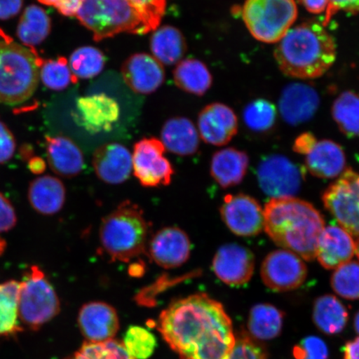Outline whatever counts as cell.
<instances>
[{
    "mask_svg": "<svg viewBox=\"0 0 359 359\" xmlns=\"http://www.w3.org/2000/svg\"><path fill=\"white\" fill-rule=\"evenodd\" d=\"M158 330L182 359H224L236 339L223 305L203 293L174 300L161 312Z\"/></svg>",
    "mask_w": 359,
    "mask_h": 359,
    "instance_id": "6da1fadb",
    "label": "cell"
},
{
    "mask_svg": "<svg viewBox=\"0 0 359 359\" xmlns=\"http://www.w3.org/2000/svg\"><path fill=\"white\" fill-rule=\"evenodd\" d=\"M264 214V230L277 245L307 262L316 259L318 238L325 226L313 205L295 197L271 199Z\"/></svg>",
    "mask_w": 359,
    "mask_h": 359,
    "instance_id": "7a4b0ae2",
    "label": "cell"
},
{
    "mask_svg": "<svg viewBox=\"0 0 359 359\" xmlns=\"http://www.w3.org/2000/svg\"><path fill=\"white\" fill-rule=\"evenodd\" d=\"M336 55L334 38L316 21L291 28L273 53L282 73L299 79L321 77L334 64Z\"/></svg>",
    "mask_w": 359,
    "mask_h": 359,
    "instance_id": "3957f363",
    "label": "cell"
},
{
    "mask_svg": "<svg viewBox=\"0 0 359 359\" xmlns=\"http://www.w3.org/2000/svg\"><path fill=\"white\" fill-rule=\"evenodd\" d=\"M76 17L97 42L123 33L148 34L161 20L130 0H83Z\"/></svg>",
    "mask_w": 359,
    "mask_h": 359,
    "instance_id": "277c9868",
    "label": "cell"
},
{
    "mask_svg": "<svg viewBox=\"0 0 359 359\" xmlns=\"http://www.w3.org/2000/svg\"><path fill=\"white\" fill-rule=\"evenodd\" d=\"M150 226L137 204L124 201L100 224L103 250L111 262H129L146 252Z\"/></svg>",
    "mask_w": 359,
    "mask_h": 359,
    "instance_id": "5b68a950",
    "label": "cell"
},
{
    "mask_svg": "<svg viewBox=\"0 0 359 359\" xmlns=\"http://www.w3.org/2000/svg\"><path fill=\"white\" fill-rule=\"evenodd\" d=\"M43 60L0 29V103L18 105L37 89Z\"/></svg>",
    "mask_w": 359,
    "mask_h": 359,
    "instance_id": "8992f818",
    "label": "cell"
},
{
    "mask_svg": "<svg viewBox=\"0 0 359 359\" xmlns=\"http://www.w3.org/2000/svg\"><path fill=\"white\" fill-rule=\"evenodd\" d=\"M294 0H246L242 18L251 35L260 42L278 43L297 19Z\"/></svg>",
    "mask_w": 359,
    "mask_h": 359,
    "instance_id": "52a82bcc",
    "label": "cell"
},
{
    "mask_svg": "<svg viewBox=\"0 0 359 359\" xmlns=\"http://www.w3.org/2000/svg\"><path fill=\"white\" fill-rule=\"evenodd\" d=\"M60 302L53 287L42 269L33 266L20 283L19 317L22 324L32 330L56 317Z\"/></svg>",
    "mask_w": 359,
    "mask_h": 359,
    "instance_id": "ba28073f",
    "label": "cell"
},
{
    "mask_svg": "<svg viewBox=\"0 0 359 359\" xmlns=\"http://www.w3.org/2000/svg\"><path fill=\"white\" fill-rule=\"evenodd\" d=\"M325 206L341 227L359 236V175L346 169L327 188L322 197Z\"/></svg>",
    "mask_w": 359,
    "mask_h": 359,
    "instance_id": "9c48e42d",
    "label": "cell"
},
{
    "mask_svg": "<svg viewBox=\"0 0 359 359\" xmlns=\"http://www.w3.org/2000/svg\"><path fill=\"white\" fill-rule=\"evenodd\" d=\"M165 147L158 139L143 138L134 146L133 169L142 187L168 186L172 182L174 169L164 156Z\"/></svg>",
    "mask_w": 359,
    "mask_h": 359,
    "instance_id": "30bf717a",
    "label": "cell"
},
{
    "mask_svg": "<svg viewBox=\"0 0 359 359\" xmlns=\"http://www.w3.org/2000/svg\"><path fill=\"white\" fill-rule=\"evenodd\" d=\"M257 177L260 189L272 199L294 197L303 181L302 170L283 155L273 154L259 163Z\"/></svg>",
    "mask_w": 359,
    "mask_h": 359,
    "instance_id": "8fae6325",
    "label": "cell"
},
{
    "mask_svg": "<svg viewBox=\"0 0 359 359\" xmlns=\"http://www.w3.org/2000/svg\"><path fill=\"white\" fill-rule=\"evenodd\" d=\"M307 273L303 259L284 249L269 253L260 269L264 284L278 292L299 288L306 280Z\"/></svg>",
    "mask_w": 359,
    "mask_h": 359,
    "instance_id": "7c38bea8",
    "label": "cell"
},
{
    "mask_svg": "<svg viewBox=\"0 0 359 359\" xmlns=\"http://www.w3.org/2000/svg\"><path fill=\"white\" fill-rule=\"evenodd\" d=\"M219 212L223 222L235 235L254 236L264 229V209L257 200L250 196H224Z\"/></svg>",
    "mask_w": 359,
    "mask_h": 359,
    "instance_id": "4fadbf2b",
    "label": "cell"
},
{
    "mask_svg": "<svg viewBox=\"0 0 359 359\" xmlns=\"http://www.w3.org/2000/svg\"><path fill=\"white\" fill-rule=\"evenodd\" d=\"M147 245L149 257L157 266L165 269L182 266L191 255L189 236L176 226L161 229L152 236Z\"/></svg>",
    "mask_w": 359,
    "mask_h": 359,
    "instance_id": "5bb4252c",
    "label": "cell"
},
{
    "mask_svg": "<svg viewBox=\"0 0 359 359\" xmlns=\"http://www.w3.org/2000/svg\"><path fill=\"white\" fill-rule=\"evenodd\" d=\"M255 266V255L249 249L238 244L219 247L212 262L215 275L224 284L241 286L252 277Z\"/></svg>",
    "mask_w": 359,
    "mask_h": 359,
    "instance_id": "9a60e30c",
    "label": "cell"
},
{
    "mask_svg": "<svg viewBox=\"0 0 359 359\" xmlns=\"http://www.w3.org/2000/svg\"><path fill=\"white\" fill-rule=\"evenodd\" d=\"M74 116L89 133L109 132L120 118V107L104 93L93 94L79 98Z\"/></svg>",
    "mask_w": 359,
    "mask_h": 359,
    "instance_id": "2e32d148",
    "label": "cell"
},
{
    "mask_svg": "<svg viewBox=\"0 0 359 359\" xmlns=\"http://www.w3.org/2000/svg\"><path fill=\"white\" fill-rule=\"evenodd\" d=\"M79 325L88 342H107L114 339L118 333L119 318L116 309L110 304L93 302L81 308Z\"/></svg>",
    "mask_w": 359,
    "mask_h": 359,
    "instance_id": "e0dca14e",
    "label": "cell"
},
{
    "mask_svg": "<svg viewBox=\"0 0 359 359\" xmlns=\"http://www.w3.org/2000/svg\"><path fill=\"white\" fill-rule=\"evenodd\" d=\"M237 116L231 107L215 102L206 106L198 116V131L202 140L214 146H224L236 136Z\"/></svg>",
    "mask_w": 359,
    "mask_h": 359,
    "instance_id": "ac0fdd59",
    "label": "cell"
},
{
    "mask_svg": "<svg viewBox=\"0 0 359 359\" xmlns=\"http://www.w3.org/2000/svg\"><path fill=\"white\" fill-rule=\"evenodd\" d=\"M122 74L128 86L140 94L154 93L165 80L163 65L147 53L130 56L122 67Z\"/></svg>",
    "mask_w": 359,
    "mask_h": 359,
    "instance_id": "d6986e66",
    "label": "cell"
},
{
    "mask_svg": "<svg viewBox=\"0 0 359 359\" xmlns=\"http://www.w3.org/2000/svg\"><path fill=\"white\" fill-rule=\"evenodd\" d=\"M320 106V96L311 85L294 83L281 93L279 109L283 119L293 126L311 120Z\"/></svg>",
    "mask_w": 359,
    "mask_h": 359,
    "instance_id": "ffe728a7",
    "label": "cell"
},
{
    "mask_svg": "<svg viewBox=\"0 0 359 359\" xmlns=\"http://www.w3.org/2000/svg\"><path fill=\"white\" fill-rule=\"evenodd\" d=\"M93 165L98 178L110 185L127 181L133 170V156L119 143H107L97 148Z\"/></svg>",
    "mask_w": 359,
    "mask_h": 359,
    "instance_id": "44dd1931",
    "label": "cell"
},
{
    "mask_svg": "<svg viewBox=\"0 0 359 359\" xmlns=\"http://www.w3.org/2000/svg\"><path fill=\"white\" fill-rule=\"evenodd\" d=\"M355 241L343 227L330 224L323 229L318 238L316 258L323 267L335 269L352 260Z\"/></svg>",
    "mask_w": 359,
    "mask_h": 359,
    "instance_id": "7402d4cb",
    "label": "cell"
},
{
    "mask_svg": "<svg viewBox=\"0 0 359 359\" xmlns=\"http://www.w3.org/2000/svg\"><path fill=\"white\" fill-rule=\"evenodd\" d=\"M305 156V165L314 177L335 178L346 170V156L343 148L333 141H317Z\"/></svg>",
    "mask_w": 359,
    "mask_h": 359,
    "instance_id": "603a6c76",
    "label": "cell"
},
{
    "mask_svg": "<svg viewBox=\"0 0 359 359\" xmlns=\"http://www.w3.org/2000/svg\"><path fill=\"white\" fill-rule=\"evenodd\" d=\"M46 151L48 164L57 175L74 177L82 172L83 152L69 137H46Z\"/></svg>",
    "mask_w": 359,
    "mask_h": 359,
    "instance_id": "cb8c5ba5",
    "label": "cell"
},
{
    "mask_svg": "<svg viewBox=\"0 0 359 359\" xmlns=\"http://www.w3.org/2000/svg\"><path fill=\"white\" fill-rule=\"evenodd\" d=\"M249 157L245 152L228 147L213 155L210 175L222 188L239 185L249 167Z\"/></svg>",
    "mask_w": 359,
    "mask_h": 359,
    "instance_id": "d4e9b609",
    "label": "cell"
},
{
    "mask_svg": "<svg viewBox=\"0 0 359 359\" xmlns=\"http://www.w3.org/2000/svg\"><path fill=\"white\" fill-rule=\"evenodd\" d=\"M161 142L168 151L179 156H191L199 149L198 130L190 119L177 116L165 123Z\"/></svg>",
    "mask_w": 359,
    "mask_h": 359,
    "instance_id": "484cf974",
    "label": "cell"
},
{
    "mask_svg": "<svg viewBox=\"0 0 359 359\" xmlns=\"http://www.w3.org/2000/svg\"><path fill=\"white\" fill-rule=\"evenodd\" d=\"M29 201L36 212L43 215H55L64 208L66 189L60 179L43 176L30 183Z\"/></svg>",
    "mask_w": 359,
    "mask_h": 359,
    "instance_id": "4316f807",
    "label": "cell"
},
{
    "mask_svg": "<svg viewBox=\"0 0 359 359\" xmlns=\"http://www.w3.org/2000/svg\"><path fill=\"white\" fill-rule=\"evenodd\" d=\"M150 47L152 56L163 65H177L187 51L186 39L181 31L169 25L154 31Z\"/></svg>",
    "mask_w": 359,
    "mask_h": 359,
    "instance_id": "83f0119b",
    "label": "cell"
},
{
    "mask_svg": "<svg viewBox=\"0 0 359 359\" xmlns=\"http://www.w3.org/2000/svg\"><path fill=\"white\" fill-rule=\"evenodd\" d=\"M313 321L323 333L334 335L341 333L347 325L348 313L335 296L325 294L313 304Z\"/></svg>",
    "mask_w": 359,
    "mask_h": 359,
    "instance_id": "f1b7e54d",
    "label": "cell"
},
{
    "mask_svg": "<svg viewBox=\"0 0 359 359\" xmlns=\"http://www.w3.org/2000/svg\"><path fill=\"white\" fill-rule=\"evenodd\" d=\"M175 83L187 93L201 96L212 84L208 67L200 60L187 58L178 62L173 73Z\"/></svg>",
    "mask_w": 359,
    "mask_h": 359,
    "instance_id": "f546056e",
    "label": "cell"
},
{
    "mask_svg": "<svg viewBox=\"0 0 359 359\" xmlns=\"http://www.w3.org/2000/svg\"><path fill=\"white\" fill-rule=\"evenodd\" d=\"M284 313L269 304H259L250 309L248 330L253 338L271 340L281 333Z\"/></svg>",
    "mask_w": 359,
    "mask_h": 359,
    "instance_id": "4dcf8cb0",
    "label": "cell"
},
{
    "mask_svg": "<svg viewBox=\"0 0 359 359\" xmlns=\"http://www.w3.org/2000/svg\"><path fill=\"white\" fill-rule=\"evenodd\" d=\"M50 30L51 21L47 13L37 6H30L22 13L17 35L26 46L34 47L47 39Z\"/></svg>",
    "mask_w": 359,
    "mask_h": 359,
    "instance_id": "1f68e13d",
    "label": "cell"
},
{
    "mask_svg": "<svg viewBox=\"0 0 359 359\" xmlns=\"http://www.w3.org/2000/svg\"><path fill=\"white\" fill-rule=\"evenodd\" d=\"M20 283L15 280L0 284V337L22 331L19 320Z\"/></svg>",
    "mask_w": 359,
    "mask_h": 359,
    "instance_id": "d6a6232c",
    "label": "cell"
},
{
    "mask_svg": "<svg viewBox=\"0 0 359 359\" xmlns=\"http://www.w3.org/2000/svg\"><path fill=\"white\" fill-rule=\"evenodd\" d=\"M332 115L340 131L348 137H359V95L344 92L334 101Z\"/></svg>",
    "mask_w": 359,
    "mask_h": 359,
    "instance_id": "836d02e7",
    "label": "cell"
},
{
    "mask_svg": "<svg viewBox=\"0 0 359 359\" xmlns=\"http://www.w3.org/2000/svg\"><path fill=\"white\" fill-rule=\"evenodd\" d=\"M69 65L76 79H89L101 73L105 66V57L97 48L81 47L72 53Z\"/></svg>",
    "mask_w": 359,
    "mask_h": 359,
    "instance_id": "e575fe53",
    "label": "cell"
},
{
    "mask_svg": "<svg viewBox=\"0 0 359 359\" xmlns=\"http://www.w3.org/2000/svg\"><path fill=\"white\" fill-rule=\"evenodd\" d=\"M331 286L335 293L345 299H359V262L350 260L334 269Z\"/></svg>",
    "mask_w": 359,
    "mask_h": 359,
    "instance_id": "d590c367",
    "label": "cell"
},
{
    "mask_svg": "<svg viewBox=\"0 0 359 359\" xmlns=\"http://www.w3.org/2000/svg\"><path fill=\"white\" fill-rule=\"evenodd\" d=\"M39 76L45 86L56 91H60L69 87L71 83L78 82V79L72 73L69 62L64 57L43 61L39 69Z\"/></svg>",
    "mask_w": 359,
    "mask_h": 359,
    "instance_id": "8d00e7d4",
    "label": "cell"
},
{
    "mask_svg": "<svg viewBox=\"0 0 359 359\" xmlns=\"http://www.w3.org/2000/svg\"><path fill=\"white\" fill-rule=\"evenodd\" d=\"M277 110L272 102L257 100L249 103L243 112L246 127L255 133L269 131L276 123Z\"/></svg>",
    "mask_w": 359,
    "mask_h": 359,
    "instance_id": "74e56055",
    "label": "cell"
},
{
    "mask_svg": "<svg viewBox=\"0 0 359 359\" xmlns=\"http://www.w3.org/2000/svg\"><path fill=\"white\" fill-rule=\"evenodd\" d=\"M123 347L133 359H147L156 347L155 336L140 326H131L126 332Z\"/></svg>",
    "mask_w": 359,
    "mask_h": 359,
    "instance_id": "f35d334b",
    "label": "cell"
},
{
    "mask_svg": "<svg viewBox=\"0 0 359 359\" xmlns=\"http://www.w3.org/2000/svg\"><path fill=\"white\" fill-rule=\"evenodd\" d=\"M67 359H133L123 343L112 339L102 343H84L73 355Z\"/></svg>",
    "mask_w": 359,
    "mask_h": 359,
    "instance_id": "ab89813d",
    "label": "cell"
},
{
    "mask_svg": "<svg viewBox=\"0 0 359 359\" xmlns=\"http://www.w3.org/2000/svg\"><path fill=\"white\" fill-rule=\"evenodd\" d=\"M329 348L324 340L317 336H309L294 346L295 359H327Z\"/></svg>",
    "mask_w": 359,
    "mask_h": 359,
    "instance_id": "60d3db41",
    "label": "cell"
},
{
    "mask_svg": "<svg viewBox=\"0 0 359 359\" xmlns=\"http://www.w3.org/2000/svg\"><path fill=\"white\" fill-rule=\"evenodd\" d=\"M224 359H266L262 348L248 336L236 338L234 348Z\"/></svg>",
    "mask_w": 359,
    "mask_h": 359,
    "instance_id": "b9f144b4",
    "label": "cell"
},
{
    "mask_svg": "<svg viewBox=\"0 0 359 359\" xmlns=\"http://www.w3.org/2000/svg\"><path fill=\"white\" fill-rule=\"evenodd\" d=\"M16 143L13 134L0 122V164L10 161L15 154Z\"/></svg>",
    "mask_w": 359,
    "mask_h": 359,
    "instance_id": "7bdbcfd3",
    "label": "cell"
},
{
    "mask_svg": "<svg viewBox=\"0 0 359 359\" xmlns=\"http://www.w3.org/2000/svg\"><path fill=\"white\" fill-rule=\"evenodd\" d=\"M17 217L11 201L0 193V232L11 230L15 226Z\"/></svg>",
    "mask_w": 359,
    "mask_h": 359,
    "instance_id": "ee69618b",
    "label": "cell"
},
{
    "mask_svg": "<svg viewBox=\"0 0 359 359\" xmlns=\"http://www.w3.org/2000/svg\"><path fill=\"white\" fill-rule=\"evenodd\" d=\"M44 6H52L65 16H76L83 0H39Z\"/></svg>",
    "mask_w": 359,
    "mask_h": 359,
    "instance_id": "f6af8a7d",
    "label": "cell"
},
{
    "mask_svg": "<svg viewBox=\"0 0 359 359\" xmlns=\"http://www.w3.org/2000/svg\"><path fill=\"white\" fill-rule=\"evenodd\" d=\"M338 11L350 13H359V0H329V8L326 11L327 17L325 20L327 22L330 20L334 13Z\"/></svg>",
    "mask_w": 359,
    "mask_h": 359,
    "instance_id": "bcb514c9",
    "label": "cell"
},
{
    "mask_svg": "<svg viewBox=\"0 0 359 359\" xmlns=\"http://www.w3.org/2000/svg\"><path fill=\"white\" fill-rule=\"evenodd\" d=\"M130 1L161 19H163L165 6H167V0H130Z\"/></svg>",
    "mask_w": 359,
    "mask_h": 359,
    "instance_id": "7dc6e473",
    "label": "cell"
},
{
    "mask_svg": "<svg viewBox=\"0 0 359 359\" xmlns=\"http://www.w3.org/2000/svg\"><path fill=\"white\" fill-rule=\"evenodd\" d=\"M24 0H0V20H7L20 13Z\"/></svg>",
    "mask_w": 359,
    "mask_h": 359,
    "instance_id": "c3c4849f",
    "label": "cell"
},
{
    "mask_svg": "<svg viewBox=\"0 0 359 359\" xmlns=\"http://www.w3.org/2000/svg\"><path fill=\"white\" fill-rule=\"evenodd\" d=\"M317 139L311 133H304L296 139L294 144V150L298 154L306 155L316 142Z\"/></svg>",
    "mask_w": 359,
    "mask_h": 359,
    "instance_id": "681fc988",
    "label": "cell"
},
{
    "mask_svg": "<svg viewBox=\"0 0 359 359\" xmlns=\"http://www.w3.org/2000/svg\"><path fill=\"white\" fill-rule=\"evenodd\" d=\"M305 8L314 15L327 11L329 8V0H299Z\"/></svg>",
    "mask_w": 359,
    "mask_h": 359,
    "instance_id": "f907efd6",
    "label": "cell"
},
{
    "mask_svg": "<svg viewBox=\"0 0 359 359\" xmlns=\"http://www.w3.org/2000/svg\"><path fill=\"white\" fill-rule=\"evenodd\" d=\"M344 359H359V337L345 345Z\"/></svg>",
    "mask_w": 359,
    "mask_h": 359,
    "instance_id": "816d5d0a",
    "label": "cell"
},
{
    "mask_svg": "<svg viewBox=\"0 0 359 359\" xmlns=\"http://www.w3.org/2000/svg\"><path fill=\"white\" fill-rule=\"evenodd\" d=\"M29 168L34 173H43L45 169H46V163H45V161L42 158L34 157V158L30 160Z\"/></svg>",
    "mask_w": 359,
    "mask_h": 359,
    "instance_id": "f5cc1de1",
    "label": "cell"
},
{
    "mask_svg": "<svg viewBox=\"0 0 359 359\" xmlns=\"http://www.w3.org/2000/svg\"><path fill=\"white\" fill-rule=\"evenodd\" d=\"M145 271L144 264H135L134 266L130 269V275L134 277H139L143 275Z\"/></svg>",
    "mask_w": 359,
    "mask_h": 359,
    "instance_id": "db71d44e",
    "label": "cell"
},
{
    "mask_svg": "<svg viewBox=\"0 0 359 359\" xmlns=\"http://www.w3.org/2000/svg\"><path fill=\"white\" fill-rule=\"evenodd\" d=\"M353 326H354V330H355L356 333L359 336V311L356 313L355 317H354Z\"/></svg>",
    "mask_w": 359,
    "mask_h": 359,
    "instance_id": "11a10c76",
    "label": "cell"
},
{
    "mask_svg": "<svg viewBox=\"0 0 359 359\" xmlns=\"http://www.w3.org/2000/svg\"><path fill=\"white\" fill-rule=\"evenodd\" d=\"M6 243L1 237H0V255L4 253V250H6Z\"/></svg>",
    "mask_w": 359,
    "mask_h": 359,
    "instance_id": "9f6ffc18",
    "label": "cell"
},
{
    "mask_svg": "<svg viewBox=\"0 0 359 359\" xmlns=\"http://www.w3.org/2000/svg\"><path fill=\"white\" fill-rule=\"evenodd\" d=\"M355 255L359 259V236L358 239L355 241Z\"/></svg>",
    "mask_w": 359,
    "mask_h": 359,
    "instance_id": "6f0895ef",
    "label": "cell"
}]
</instances>
